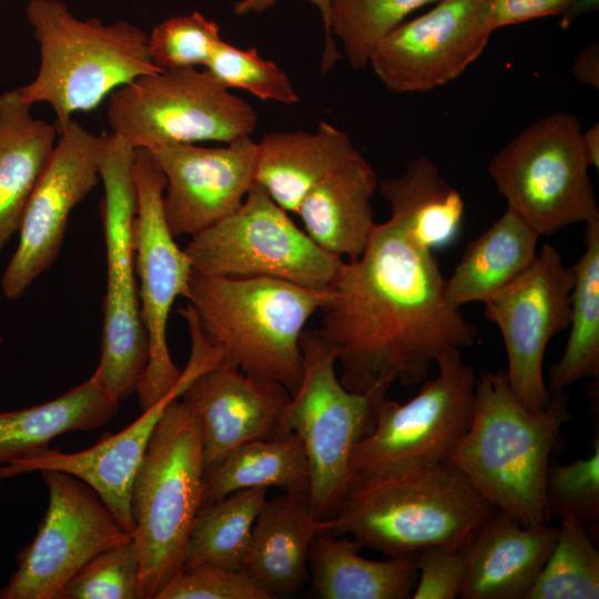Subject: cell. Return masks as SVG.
<instances>
[{
	"label": "cell",
	"mask_w": 599,
	"mask_h": 599,
	"mask_svg": "<svg viewBox=\"0 0 599 599\" xmlns=\"http://www.w3.org/2000/svg\"><path fill=\"white\" fill-rule=\"evenodd\" d=\"M331 291L317 333L334 348L348 390L384 398L393 384L424 382L440 355L476 342L475 326L447 298L434 251L392 219L375 224Z\"/></svg>",
	"instance_id": "obj_1"
},
{
	"label": "cell",
	"mask_w": 599,
	"mask_h": 599,
	"mask_svg": "<svg viewBox=\"0 0 599 599\" xmlns=\"http://www.w3.org/2000/svg\"><path fill=\"white\" fill-rule=\"evenodd\" d=\"M568 402L562 390L551 395L544 409L530 412L512 393L506 372L483 373L470 426L447 463L522 526L547 525L546 473L551 455L565 446L561 428L571 419Z\"/></svg>",
	"instance_id": "obj_2"
},
{
	"label": "cell",
	"mask_w": 599,
	"mask_h": 599,
	"mask_svg": "<svg viewBox=\"0 0 599 599\" xmlns=\"http://www.w3.org/2000/svg\"><path fill=\"white\" fill-rule=\"evenodd\" d=\"M497 508L447 461L348 481L326 532L388 557L466 541Z\"/></svg>",
	"instance_id": "obj_3"
},
{
	"label": "cell",
	"mask_w": 599,
	"mask_h": 599,
	"mask_svg": "<svg viewBox=\"0 0 599 599\" xmlns=\"http://www.w3.org/2000/svg\"><path fill=\"white\" fill-rule=\"evenodd\" d=\"M331 294V287L280 278L193 271L186 300L224 359L257 380L282 385L292 396L303 374L302 333Z\"/></svg>",
	"instance_id": "obj_4"
},
{
	"label": "cell",
	"mask_w": 599,
	"mask_h": 599,
	"mask_svg": "<svg viewBox=\"0 0 599 599\" xmlns=\"http://www.w3.org/2000/svg\"><path fill=\"white\" fill-rule=\"evenodd\" d=\"M26 16L39 44L34 79L17 89L26 103H47L60 133L78 112L95 109L116 89L161 71L148 33L126 20L79 19L60 0H29Z\"/></svg>",
	"instance_id": "obj_5"
},
{
	"label": "cell",
	"mask_w": 599,
	"mask_h": 599,
	"mask_svg": "<svg viewBox=\"0 0 599 599\" xmlns=\"http://www.w3.org/2000/svg\"><path fill=\"white\" fill-rule=\"evenodd\" d=\"M205 466L200 423L183 399L163 412L131 491L132 539L141 558L145 599L183 566L185 545L203 504Z\"/></svg>",
	"instance_id": "obj_6"
},
{
	"label": "cell",
	"mask_w": 599,
	"mask_h": 599,
	"mask_svg": "<svg viewBox=\"0 0 599 599\" xmlns=\"http://www.w3.org/2000/svg\"><path fill=\"white\" fill-rule=\"evenodd\" d=\"M581 133L575 115L558 111L530 123L488 163L507 206L540 236L599 220Z\"/></svg>",
	"instance_id": "obj_7"
},
{
	"label": "cell",
	"mask_w": 599,
	"mask_h": 599,
	"mask_svg": "<svg viewBox=\"0 0 599 599\" xmlns=\"http://www.w3.org/2000/svg\"><path fill=\"white\" fill-rule=\"evenodd\" d=\"M113 135L134 149L204 141L224 144L250 138L254 108L207 70L182 68L141 75L108 98Z\"/></svg>",
	"instance_id": "obj_8"
},
{
	"label": "cell",
	"mask_w": 599,
	"mask_h": 599,
	"mask_svg": "<svg viewBox=\"0 0 599 599\" xmlns=\"http://www.w3.org/2000/svg\"><path fill=\"white\" fill-rule=\"evenodd\" d=\"M134 151L123 139L106 135L100 170L104 189L101 216L106 253V292L101 355L92 375L120 402L136 392L149 357L134 260Z\"/></svg>",
	"instance_id": "obj_9"
},
{
	"label": "cell",
	"mask_w": 599,
	"mask_h": 599,
	"mask_svg": "<svg viewBox=\"0 0 599 599\" xmlns=\"http://www.w3.org/2000/svg\"><path fill=\"white\" fill-rule=\"evenodd\" d=\"M300 345L303 374L284 424L304 446L311 509L323 520L332 517L348 484L352 451L373 430L383 398L348 390L341 383L335 351L317 331L304 329Z\"/></svg>",
	"instance_id": "obj_10"
},
{
	"label": "cell",
	"mask_w": 599,
	"mask_h": 599,
	"mask_svg": "<svg viewBox=\"0 0 599 599\" xmlns=\"http://www.w3.org/2000/svg\"><path fill=\"white\" fill-rule=\"evenodd\" d=\"M436 365L437 376L407 403H377L373 430L352 451L348 481L447 461L470 426L477 378L460 349Z\"/></svg>",
	"instance_id": "obj_11"
},
{
	"label": "cell",
	"mask_w": 599,
	"mask_h": 599,
	"mask_svg": "<svg viewBox=\"0 0 599 599\" xmlns=\"http://www.w3.org/2000/svg\"><path fill=\"white\" fill-rule=\"evenodd\" d=\"M193 271L217 276H264L326 290L344 260L319 247L256 183L241 206L191 237Z\"/></svg>",
	"instance_id": "obj_12"
},
{
	"label": "cell",
	"mask_w": 599,
	"mask_h": 599,
	"mask_svg": "<svg viewBox=\"0 0 599 599\" xmlns=\"http://www.w3.org/2000/svg\"><path fill=\"white\" fill-rule=\"evenodd\" d=\"M133 180L135 273L149 347L148 363L136 393L142 410H146L175 386L182 374L170 354L167 322L175 300L187 297L193 267L166 223L163 211L165 177L148 150L134 151Z\"/></svg>",
	"instance_id": "obj_13"
},
{
	"label": "cell",
	"mask_w": 599,
	"mask_h": 599,
	"mask_svg": "<svg viewBox=\"0 0 599 599\" xmlns=\"http://www.w3.org/2000/svg\"><path fill=\"white\" fill-rule=\"evenodd\" d=\"M49 504L0 599H60L68 581L100 552L132 539L99 495L59 470L40 471Z\"/></svg>",
	"instance_id": "obj_14"
},
{
	"label": "cell",
	"mask_w": 599,
	"mask_h": 599,
	"mask_svg": "<svg viewBox=\"0 0 599 599\" xmlns=\"http://www.w3.org/2000/svg\"><path fill=\"white\" fill-rule=\"evenodd\" d=\"M572 266L549 243L512 282L483 303L485 316L501 333L509 386L530 412L544 409L551 399L542 376L549 341L569 327Z\"/></svg>",
	"instance_id": "obj_15"
},
{
	"label": "cell",
	"mask_w": 599,
	"mask_h": 599,
	"mask_svg": "<svg viewBox=\"0 0 599 599\" xmlns=\"http://www.w3.org/2000/svg\"><path fill=\"white\" fill-rule=\"evenodd\" d=\"M191 352L175 386L155 405L118 434L106 436L92 447L63 453L44 446L0 467V479L42 470H59L90 486L132 535L131 491L152 433L163 412L181 398L187 386L223 358L222 351L202 332L195 318L186 321Z\"/></svg>",
	"instance_id": "obj_16"
},
{
	"label": "cell",
	"mask_w": 599,
	"mask_h": 599,
	"mask_svg": "<svg viewBox=\"0 0 599 599\" xmlns=\"http://www.w3.org/2000/svg\"><path fill=\"white\" fill-rule=\"evenodd\" d=\"M106 135L72 120L60 133L28 202L19 242L1 278L9 300H18L57 260L69 216L100 180Z\"/></svg>",
	"instance_id": "obj_17"
},
{
	"label": "cell",
	"mask_w": 599,
	"mask_h": 599,
	"mask_svg": "<svg viewBox=\"0 0 599 599\" xmlns=\"http://www.w3.org/2000/svg\"><path fill=\"white\" fill-rule=\"evenodd\" d=\"M494 31L488 0H439L385 35L368 64L395 93L427 92L458 78Z\"/></svg>",
	"instance_id": "obj_18"
},
{
	"label": "cell",
	"mask_w": 599,
	"mask_h": 599,
	"mask_svg": "<svg viewBox=\"0 0 599 599\" xmlns=\"http://www.w3.org/2000/svg\"><path fill=\"white\" fill-rule=\"evenodd\" d=\"M148 151L165 177L163 211L175 237H192L236 211L255 183L251 136L225 146L179 143Z\"/></svg>",
	"instance_id": "obj_19"
},
{
	"label": "cell",
	"mask_w": 599,
	"mask_h": 599,
	"mask_svg": "<svg viewBox=\"0 0 599 599\" xmlns=\"http://www.w3.org/2000/svg\"><path fill=\"white\" fill-rule=\"evenodd\" d=\"M181 398L197 416L205 470L245 443L288 433L287 389L257 380L224 358L200 374Z\"/></svg>",
	"instance_id": "obj_20"
},
{
	"label": "cell",
	"mask_w": 599,
	"mask_h": 599,
	"mask_svg": "<svg viewBox=\"0 0 599 599\" xmlns=\"http://www.w3.org/2000/svg\"><path fill=\"white\" fill-rule=\"evenodd\" d=\"M558 528L522 526L497 509L468 539L460 599H525L537 581Z\"/></svg>",
	"instance_id": "obj_21"
},
{
	"label": "cell",
	"mask_w": 599,
	"mask_h": 599,
	"mask_svg": "<svg viewBox=\"0 0 599 599\" xmlns=\"http://www.w3.org/2000/svg\"><path fill=\"white\" fill-rule=\"evenodd\" d=\"M326 529V519L314 517L308 494L284 491L266 499L253 525L241 571L268 599L293 597L309 582V546Z\"/></svg>",
	"instance_id": "obj_22"
},
{
	"label": "cell",
	"mask_w": 599,
	"mask_h": 599,
	"mask_svg": "<svg viewBox=\"0 0 599 599\" xmlns=\"http://www.w3.org/2000/svg\"><path fill=\"white\" fill-rule=\"evenodd\" d=\"M256 145L255 183L294 214L315 185L361 153L347 133L327 122L314 132H271Z\"/></svg>",
	"instance_id": "obj_23"
},
{
	"label": "cell",
	"mask_w": 599,
	"mask_h": 599,
	"mask_svg": "<svg viewBox=\"0 0 599 599\" xmlns=\"http://www.w3.org/2000/svg\"><path fill=\"white\" fill-rule=\"evenodd\" d=\"M377 176L359 153L321 181L301 201L295 214L305 233L323 250L357 258L375 226L372 200Z\"/></svg>",
	"instance_id": "obj_24"
},
{
	"label": "cell",
	"mask_w": 599,
	"mask_h": 599,
	"mask_svg": "<svg viewBox=\"0 0 599 599\" xmlns=\"http://www.w3.org/2000/svg\"><path fill=\"white\" fill-rule=\"evenodd\" d=\"M17 89L0 94V253L19 231L59 133L31 114Z\"/></svg>",
	"instance_id": "obj_25"
},
{
	"label": "cell",
	"mask_w": 599,
	"mask_h": 599,
	"mask_svg": "<svg viewBox=\"0 0 599 599\" xmlns=\"http://www.w3.org/2000/svg\"><path fill=\"white\" fill-rule=\"evenodd\" d=\"M349 536L317 534L308 550L309 582L322 599L412 598L418 570L416 555L370 560Z\"/></svg>",
	"instance_id": "obj_26"
},
{
	"label": "cell",
	"mask_w": 599,
	"mask_h": 599,
	"mask_svg": "<svg viewBox=\"0 0 599 599\" xmlns=\"http://www.w3.org/2000/svg\"><path fill=\"white\" fill-rule=\"evenodd\" d=\"M541 236L511 207L470 241L451 275L446 278L448 301L457 306L484 302L536 258Z\"/></svg>",
	"instance_id": "obj_27"
},
{
	"label": "cell",
	"mask_w": 599,
	"mask_h": 599,
	"mask_svg": "<svg viewBox=\"0 0 599 599\" xmlns=\"http://www.w3.org/2000/svg\"><path fill=\"white\" fill-rule=\"evenodd\" d=\"M390 217L417 245L435 251L457 237L465 204L460 193L426 156L413 160L398 177L380 183Z\"/></svg>",
	"instance_id": "obj_28"
},
{
	"label": "cell",
	"mask_w": 599,
	"mask_h": 599,
	"mask_svg": "<svg viewBox=\"0 0 599 599\" xmlns=\"http://www.w3.org/2000/svg\"><path fill=\"white\" fill-rule=\"evenodd\" d=\"M309 481L304 446L296 434L286 433L245 443L207 468L202 505L251 488L276 487L309 495Z\"/></svg>",
	"instance_id": "obj_29"
},
{
	"label": "cell",
	"mask_w": 599,
	"mask_h": 599,
	"mask_svg": "<svg viewBox=\"0 0 599 599\" xmlns=\"http://www.w3.org/2000/svg\"><path fill=\"white\" fill-rule=\"evenodd\" d=\"M585 250L572 265L570 333L561 358L548 372V390L558 394L599 376V220L586 223Z\"/></svg>",
	"instance_id": "obj_30"
},
{
	"label": "cell",
	"mask_w": 599,
	"mask_h": 599,
	"mask_svg": "<svg viewBox=\"0 0 599 599\" xmlns=\"http://www.w3.org/2000/svg\"><path fill=\"white\" fill-rule=\"evenodd\" d=\"M267 490L243 489L202 505L185 545L182 569L212 564L241 570Z\"/></svg>",
	"instance_id": "obj_31"
},
{
	"label": "cell",
	"mask_w": 599,
	"mask_h": 599,
	"mask_svg": "<svg viewBox=\"0 0 599 599\" xmlns=\"http://www.w3.org/2000/svg\"><path fill=\"white\" fill-rule=\"evenodd\" d=\"M555 546L525 599H598L599 552L586 525L561 519Z\"/></svg>",
	"instance_id": "obj_32"
},
{
	"label": "cell",
	"mask_w": 599,
	"mask_h": 599,
	"mask_svg": "<svg viewBox=\"0 0 599 599\" xmlns=\"http://www.w3.org/2000/svg\"><path fill=\"white\" fill-rule=\"evenodd\" d=\"M439 0H332L329 27L355 70L365 69L375 45L413 11Z\"/></svg>",
	"instance_id": "obj_33"
},
{
	"label": "cell",
	"mask_w": 599,
	"mask_h": 599,
	"mask_svg": "<svg viewBox=\"0 0 599 599\" xmlns=\"http://www.w3.org/2000/svg\"><path fill=\"white\" fill-rule=\"evenodd\" d=\"M60 599H145L134 540L93 557L68 581Z\"/></svg>",
	"instance_id": "obj_34"
},
{
	"label": "cell",
	"mask_w": 599,
	"mask_h": 599,
	"mask_svg": "<svg viewBox=\"0 0 599 599\" xmlns=\"http://www.w3.org/2000/svg\"><path fill=\"white\" fill-rule=\"evenodd\" d=\"M592 454L567 465L551 458L545 479L547 521L575 518L587 524L599 519V438L592 440Z\"/></svg>",
	"instance_id": "obj_35"
},
{
	"label": "cell",
	"mask_w": 599,
	"mask_h": 599,
	"mask_svg": "<svg viewBox=\"0 0 599 599\" xmlns=\"http://www.w3.org/2000/svg\"><path fill=\"white\" fill-rule=\"evenodd\" d=\"M227 89H241L262 100L294 104L300 100L287 74L271 60L263 59L256 48L241 49L223 39L205 64Z\"/></svg>",
	"instance_id": "obj_36"
},
{
	"label": "cell",
	"mask_w": 599,
	"mask_h": 599,
	"mask_svg": "<svg viewBox=\"0 0 599 599\" xmlns=\"http://www.w3.org/2000/svg\"><path fill=\"white\" fill-rule=\"evenodd\" d=\"M220 27L200 12L169 18L148 34L153 63L162 70L196 68L207 63L221 42Z\"/></svg>",
	"instance_id": "obj_37"
},
{
	"label": "cell",
	"mask_w": 599,
	"mask_h": 599,
	"mask_svg": "<svg viewBox=\"0 0 599 599\" xmlns=\"http://www.w3.org/2000/svg\"><path fill=\"white\" fill-rule=\"evenodd\" d=\"M155 599H268L241 570L212 564L181 569Z\"/></svg>",
	"instance_id": "obj_38"
},
{
	"label": "cell",
	"mask_w": 599,
	"mask_h": 599,
	"mask_svg": "<svg viewBox=\"0 0 599 599\" xmlns=\"http://www.w3.org/2000/svg\"><path fill=\"white\" fill-rule=\"evenodd\" d=\"M468 539L457 545L429 546L417 552L418 578L412 598H458L466 573Z\"/></svg>",
	"instance_id": "obj_39"
},
{
	"label": "cell",
	"mask_w": 599,
	"mask_h": 599,
	"mask_svg": "<svg viewBox=\"0 0 599 599\" xmlns=\"http://www.w3.org/2000/svg\"><path fill=\"white\" fill-rule=\"evenodd\" d=\"M575 0H488L494 30L532 19L562 14Z\"/></svg>",
	"instance_id": "obj_40"
},
{
	"label": "cell",
	"mask_w": 599,
	"mask_h": 599,
	"mask_svg": "<svg viewBox=\"0 0 599 599\" xmlns=\"http://www.w3.org/2000/svg\"><path fill=\"white\" fill-rule=\"evenodd\" d=\"M278 0H238L234 3V12L237 16L261 13L272 8ZM318 8L324 23V48L321 59V71L326 74L342 58L336 48L335 39L331 32L329 16L332 0H309Z\"/></svg>",
	"instance_id": "obj_41"
},
{
	"label": "cell",
	"mask_w": 599,
	"mask_h": 599,
	"mask_svg": "<svg viewBox=\"0 0 599 599\" xmlns=\"http://www.w3.org/2000/svg\"><path fill=\"white\" fill-rule=\"evenodd\" d=\"M572 73L583 84L596 89L599 87V47L597 42H590L576 57L572 63Z\"/></svg>",
	"instance_id": "obj_42"
},
{
	"label": "cell",
	"mask_w": 599,
	"mask_h": 599,
	"mask_svg": "<svg viewBox=\"0 0 599 599\" xmlns=\"http://www.w3.org/2000/svg\"><path fill=\"white\" fill-rule=\"evenodd\" d=\"M581 141L591 166L599 167V123L596 122L587 131H582Z\"/></svg>",
	"instance_id": "obj_43"
},
{
	"label": "cell",
	"mask_w": 599,
	"mask_h": 599,
	"mask_svg": "<svg viewBox=\"0 0 599 599\" xmlns=\"http://www.w3.org/2000/svg\"><path fill=\"white\" fill-rule=\"evenodd\" d=\"M598 8V0H575L562 13V24L568 26L577 16L593 11Z\"/></svg>",
	"instance_id": "obj_44"
},
{
	"label": "cell",
	"mask_w": 599,
	"mask_h": 599,
	"mask_svg": "<svg viewBox=\"0 0 599 599\" xmlns=\"http://www.w3.org/2000/svg\"><path fill=\"white\" fill-rule=\"evenodd\" d=\"M2 1H3V0H0V6H1Z\"/></svg>",
	"instance_id": "obj_45"
}]
</instances>
